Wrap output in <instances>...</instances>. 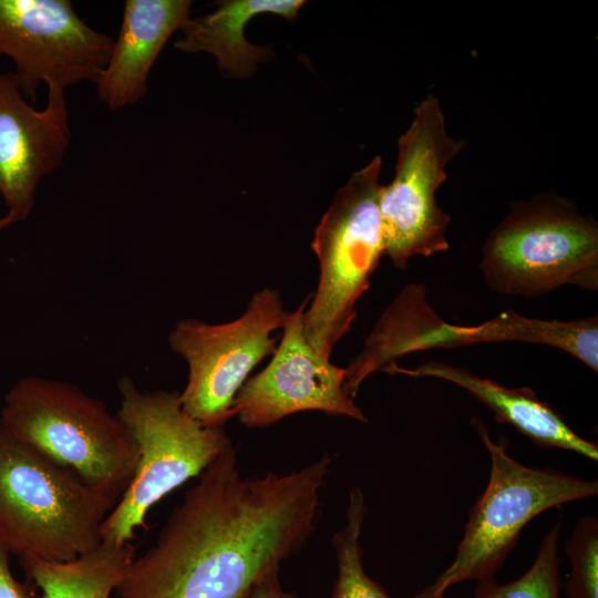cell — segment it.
Here are the masks:
<instances>
[{
  "label": "cell",
  "instance_id": "14",
  "mask_svg": "<svg viewBox=\"0 0 598 598\" xmlns=\"http://www.w3.org/2000/svg\"><path fill=\"white\" fill-rule=\"evenodd\" d=\"M382 372L412 378H435L453 383L487 406L499 423L513 426L542 447H555L598 461L597 443L575 432L563 416L528 386L508 388L475 375L465 368L430 361L414 369L392 363Z\"/></svg>",
  "mask_w": 598,
  "mask_h": 598
},
{
  "label": "cell",
  "instance_id": "17",
  "mask_svg": "<svg viewBox=\"0 0 598 598\" xmlns=\"http://www.w3.org/2000/svg\"><path fill=\"white\" fill-rule=\"evenodd\" d=\"M365 515L364 493L354 487L349 494L346 523L332 537L337 578L330 598H391L364 569L360 538Z\"/></svg>",
  "mask_w": 598,
  "mask_h": 598
},
{
  "label": "cell",
  "instance_id": "12",
  "mask_svg": "<svg viewBox=\"0 0 598 598\" xmlns=\"http://www.w3.org/2000/svg\"><path fill=\"white\" fill-rule=\"evenodd\" d=\"M47 86L45 106L37 110L14 73H0V196L13 224L30 215L40 182L60 167L72 141L65 90Z\"/></svg>",
  "mask_w": 598,
  "mask_h": 598
},
{
  "label": "cell",
  "instance_id": "6",
  "mask_svg": "<svg viewBox=\"0 0 598 598\" xmlns=\"http://www.w3.org/2000/svg\"><path fill=\"white\" fill-rule=\"evenodd\" d=\"M117 415L135 440L134 476L102 523V542L131 543L146 528L148 511L163 497L199 476L231 444L221 427H209L182 406L179 393L140 391L128 377L118 382Z\"/></svg>",
  "mask_w": 598,
  "mask_h": 598
},
{
  "label": "cell",
  "instance_id": "4",
  "mask_svg": "<svg viewBox=\"0 0 598 598\" xmlns=\"http://www.w3.org/2000/svg\"><path fill=\"white\" fill-rule=\"evenodd\" d=\"M491 460L487 485L468 511L453 561L412 598H443L457 582L495 579L524 527L547 509L597 496V480H582L550 467H532L508 453V440L494 441L472 420Z\"/></svg>",
  "mask_w": 598,
  "mask_h": 598
},
{
  "label": "cell",
  "instance_id": "21",
  "mask_svg": "<svg viewBox=\"0 0 598 598\" xmlns=\"http://www.w3.org/2000/svg\"><path fill=\"white\" fill-rule=\"evenodd\" d=\"M250 598H300L297 594L282 588L279 571L262 579L254 589Z\"/></svg>",
  "mask_w": 598,
  "mask_h": 598
},
{
  "label": "cell",
  "instance_id": "20",
  "mask_svg": "<svg viewBox=\"0 0 598 598\" xmlns=\"http://www.w3.org/2000/svg\"><path fill=\"white\" fill-rule=\"evenodd\" d=\"M10 551L0 539V598H34V591L27 584L19 581L10 569Z\"/></svg>",
  "mask_w": 598,
  "mask_h": 598
},
{
  "label": "cell",
  "instance_id": "10",
  "mask_svg": "<svg viewBox=\"0 0 598 598\" xmlns=\"http://www.w3.org/2000/svg\"><path fill=\"white\" fill-rule=\"evenodd\" d=\"M114 38L91 28L69 0H0V54L10 58L25 99L42 84L95 82Z\"/></svg>",
  "mask_w": 598,
  "mask_h": 598
},
{
  "label": "cell",
  "instance_id": "22",
  "mask_svg": "<svg viewBox=\"0 0 598 598\" xmlns=\"http://www.w3.org/2000/svg\"><path fill=\"white\" fill-rule=\"evenodd\" d=\"M13 223L4 215L0 217V233L8 228Z\"/></svg>",
  "mask_w": 598,
  "mask_h": 598
},
{
  "label": "cell",
  "instance_id": "11",
  "mask_svg": "<svg viewBox=\"0 0 598 598\" xmlns=\"http://www.w3.org/2000/svg\"><path fill=\"white\" fill-rule=\"evenodd\" d=\"M307 303L305 299L291 312L271 360L246 380L235 398V413L247 427H266L303 411L368 422L344 390L346 368L320 357L308 343L302 328Z\"/></svg>",
  "mask_w": 598,
  "mask_h": 598
},
{
  "label": "cell",
  "instance_id": "1",
  "mask_svg": "<svg viewBox=\"0 0 598 598\" xmlns=\"http://www.w3.org/2000/svg\"><path fill=\"white\" fill-rule=\"evenodd\" d=\"M330 464L246 477L230 445L132 559L117 598H250L315 532Z\"/></svg>",
  "mask_w": 598,
  "mask_h": 598
},
{
  "label": "cell",
  "instance_id": "7",
  "mask_svg": "<svg viewBox=\"0 0 598 598\" xmlns=\"http://www.w3.org/2000/svg\"><path fill=\"white\" fill-rule=\"evenodd\" d=\"M381 156L354 172L341 186L316 228L312 249L319 280L303 311V334L311 348L330 359L357 318L355 305L369 289L384 255L379 210Z\"/></svg>",
  "mask_w": 598,
  "mask_h": 598
},
{
  "label": "cell",
  "instance_id": "13",
  "mask_svg": "<svg viewBox=\"0 0 598 598\" xmlns=\"http://www.w3.org/2000/svg\"><path fill=\"white\" fill-rule=\"evenodd\" d=\"M189 0H126L121 28L96 81L97 97L110 110L138 103L147 93L153 64L173 33L190 19Z\"/></svg>",
  "mask_w": 598,
  "mask_h": 598
},
{
  "label": "cell",
  "instance_id": "15",
  "mask_svg": "<svg viewBox=\"0 0 598 598\" xmlns=\"http://www.w3.org/2000/svg\"><path fill=\"white\" fill-rule=\"evenodd\" d=\"M305 1L300 0H228L205 16L189 19L181 30L175 48L186 53L207 52L214 55L220 71L228 76L247 78L257 63L266 61L270 50L250 43L245 27L255 16L271 13L292 21Z\"/></svg>",
  "mask_w": 598,
  "mask_h": 598
},
{
  "label": "cell",
  "instance_id": "8",
  "mask_svg": "<svg viewBox=\"0 0 598 598\" xmlns=\"http://www.w3.org/2000/svg\"><path fill=\"white\" fill-rule=\"evenodd\" d=\"M290 315L278 290L262 288L233 321H179L168 343L188 367L187 383L179 394L183 409L209 427H221L235 416L238 391L254 368L274 353L277 339L272 333L285 327Z\"/></svg>",
  "mask_w": 598,
  "mask_h": 598
},
{
  "label": "cell",
  "instance_id": "2",
  "mask_svg": "<svg viewBox=\"0 0 598 598\" xmlns=\"http://www.w3.org/2000/svg\"><path fill=\"white\" fill-rule=\"evenodd\" d=\"M0 426L116 503L134 476L138 450L125 423L71 383L19 379L4 396Z\"/></svg>",
  "mask_w": 598,
  "mask_h": 598
},
{
  "label": "cell",
  "instance_id": "19",
  "mask_svg": "<svg viewBox=\"0 0 598 598\" xmlns=\"http://www.w3.org/2000/svg\"><path fill=\"white\" fill-rule=\"evenodd\" d=\"M570 571L565 591L567 598H598V519L581 517L565 543Z\"/></svg>",
  "mask_w": 598,
  "mask_h": 598
},
{
  "label": "cell",
  "instance_id": "16",
  "mask_svg": "<svg viewBox=\"0 0 598 598\" xmlns=\"http://www.w3.org/2000/svg\"><path fill=\"white\" fill-rule=\"evenodd\" d=\"M131 543L102 542L96 548L63 563L19 558L27 580L40 598H111L134 558Z\"/></svg>",
  "mask_w": 598,
  "mask_h": 598
},
{
  "label": "cell",
  "instance_id": "5",
  "mask_svg": "<svg viewBox=\"0 0 598 598\" xmlns=\"http://www.w3.org/2000/svg\"><path fill=\"white\" fill-rule=\"evenodd\" d=\"M478 267L501 295L528 298L563 286L597 291V223L558 195L514 202L488 234Z\"/></svg>",
  "mask_w": 598,
  "mask_h": 598
},
{
  "label": "cell",
  "instance_id": "18",
  "mask_svg": "<svg viewBox=\"0 0 598 598\" xmlns=\"http://www.w3.org/2000/svg\"><path fill=\"white\" fill-rule=\"evenodd\" d=\"M561 518L546 533L530 567L517 579L499 584L496 579L477 582L472 598H559L558 556Z\"/></svg>",
  "mask_w": 598,
  "mask_h": 598
},
{
  "label": "cell",
  "instance_id": "3",
  "mask_svg": "<svg viewBox=\"0 0 598 598\" xmlns=\"http://www.w3.org/2000/svg\"><path fill=\"white\" fill-rule=\"evenodd\" d=\"M116 502L0 426V539L10 554L63 563L96 548Z\"/></svg>",
  "mask_w": 598,
  "mask_h": 598
},
{
  "label": "cell",
  "instance_id": "9",
  "mask_svg": "<svg viewBox=\"0 0 598 598\" xmlns=\"http://www.w3.org/2000/svg\"><path fill=\"white\" fill-rule=\"evenodd\" d=\"M463 148L446 130L440 100L429 94L414 109L413 120L398 140L394 178L381 186L379 210L384 255L399 269L413 257H429L450 247L451 216L436 203L446 166Z\"/></svg>",
  "mask_w": 598,
  "mask_h": 598
}]
</instances>
